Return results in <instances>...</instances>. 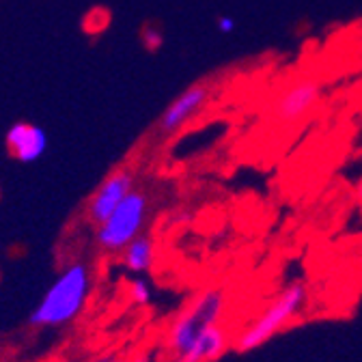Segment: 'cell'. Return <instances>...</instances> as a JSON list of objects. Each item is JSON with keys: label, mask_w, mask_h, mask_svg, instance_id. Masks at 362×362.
<instances>
[{"label": "cell", "mask_w": 362, "mask_h": 362, "mask_svg": "<svg viewBox=\"0 0 362 362\" xmlns=\"http://www.w3.org/2000/svg\"><path fill=\"white\" fill-rule=\"evenodd\" d=\"M216 30H218L220 35H224V37H231V35H235V30H238V22H235L233 18H229V16H220V18L216 20Z\"/></svg>", "instance_id": "13"}, {"label": "cell", "mask_w": 362, "mask_h": 362, "mask_svg": "<svg viewBox=\"0 0 362 362\" xmlns=\"http://www.w3.org/2000/svg\"><path fill=\"white\" fill-rule=\"evenodd\" d=\"M151 211V199L145 188H134L121 205L95 226V246L106 255H121V250L141 233H145Z\"/></svg>", "instance_id": "4"}, {"label": "cell", "mask_w": 362, "mask_h": 362, "mask_svg": "<svg viewBox=\"0 0 362 362\" xmlns=\"http://www.w3.org/2000/svg\"><path fill=\"white\" fill-rule=\"evenodd\" d=\"M78 362H125V356L119 349H106V351H98L93 356H86Z\"/></svg>", "instance_id": "12"}, {"label": "cell", "mask_w": 362, "mask_h": 362, "mask_svg": "<svg viewBox=\"0 0 362 362\" xmlns=\"http://www.w3.org/2000/svg\"><path fill=\"white\" fill-rule=\"evenodd\" d=\"M226 310H229V293L224 287H205L192 296L186 306L175 315L164 334L166 356H184L205 330L222 324Z\"/></svg>", "instance_id": "2"}, {"label": "cell", "mask_w": 362, "mask_h": 362, "mask_svg": "<svg viewBox=\"0 0 362 362\" xmlns=\"http://www.w3.org/2000/svg\"><path fill=\"white\" fill-rule=\"evenodd\" d=\"M322 95H324L322 82H317L313 78L296 80L276 98V102L272 104V112H274V117L281 123H296L302 117H306L310 110H315Z\"/></svg>", "instance_id": "7"}, {"label": "cell", "mask_w": 362, "mask_h": 362, "mask_svg": "<svg viewBox=\"0 0 362 362\" xmlns=\"http://www.w3.org/2000/svg\"><path fill=\"white\" fill-rule=\"evenodd\" d=\"M134 188H136V173L132 168L119 166L112 173H108L84 205V216L88 224L90 226L102 224Z\"/></svg>", "instance_id": "6"}, {"label": "cell", "mask_w": 362, "mask_h": 362, "mask_svg": "<svg viewBox=\"0 0 362 362\" xmlns=\"http://www.w3.org/2000/svg\"><path fill=\"white\" fill-rule=\"evenodd\" d=\"M158 257V242L151 233H141L121 250V263L129 274H147Z\"/></svg>", "instance_id": "10"}, {"label": "cell", "mask_w": 362, "mask_h": 362, "mask_svg": "<svg viewBox=\"0 0 362 362\" xmlns=\"http://www.w3.org/2000/svg\"><path fill=\"white\" fill-rule=\"evenodd\" d=\"M306 304H308V289L304 283L296 281L285 285L255 315V320L233 337V349L242 354L259 349L269 339H274L279 332H283L289 324H293L306 308Z\"/></svg>", "instance_id": "3"}, {"label": "cell", "mask_w": 362, "mask_h": 362, "mask_svg": "<svg viewBox=\"0 0 362 362\" xmlns=\"http://www.w3.org/2000/svg\"><path fill=\"white\" fill-rule=\"evenodd\" d=\"M145 37L149 41V48H160V43H162V35L153 28H147L145 30Z\"/></svg>", "instance_id": "15"}, {"label": "cell", "mask_w": 362, "mask_h": 362, "mask_svg": "<svg viewBox=\"0 0 362 362\" xmlns=\"http://www.w3.org/2000/svg\"><path fill=\"white\" fill-rule=\"evenodd\" d=\"M90 291H93L90 265L84 261L67 263L33 308L28 324L33 328H63L74 324L84 313Z\"/></svg>", "instance_id": "1"}, {"label": "cell", "mask_w": 362, "mask_h": 362, "mask_svg": "<svg viewBox=\"0 0 362 362\" xmlns=\"http://www.w3.org/2000/svg\"><path fill=\"white\" fill-rule=\"evenodd\" d=\"M125 362H160V354L156 349H145V351L136 354L132 360H125Z\"/></svg>", "instance_id": "14"}, {"label": "cell", "mask_w": 362, "mask_h": 362, "mask_svg": "<svg viewBox=\"0 0 362 362\" xmlns=\"http://www.w3.org/2000/svg\"><path fill=\"white\" fill-rule=\"evenodd\" d=\"M5 147L20 164H33L48 151V134L37 123L18 121L5 134Z\"/></svg>", "instance_id": "8"}, {"label": "cell", "mask_w": 362, "mask_h": 362, "mask_svg": "<svg viewBox=\"0 0 362 362\" xmlns=\"http://www.w3.org/2000/svg\"><path fill=\"white\" fill-rule=\"evenodd\" d=\"M127 296L134 304L147 306L153 300V287L147 279H143V274H136V279L127 283Z\"/></svg>", "instance_id": "11"}, {"label": "cell", "mask_w": 362, "mask_h": 362, "mask_svg": "<svg viewBox=\"0 0 362 362\" xmlns=\"http://www.w3.org/2000/svg\"><path fill=\"white\" fill-rule=\"evenodd\" d=\"M214 86L209 82H194L186 86L181 93L162 110L158 117L153 132L160 139H170L179 129H184L190 121H194L211 102Z\"/></svg>", "instance_id": "5"}, {"label": "cell", "mask_w": 362, "mask_h": 362, "mask_svg": "<svg viewBox=\"0 0 362 362\" xmlns=\"http://www.w3.org/2000/svg\"><path fill=\"white\" fill-rule=\"evenodd\" d=\"M231 347H233V337L220 324V326L205 330L184 356H179V360L181 362H214L222 358Z\"/></svg>", "instance_id": "9"}, {"label": "cell", "mask_w": 362, "mask_h": 362, "mask_svg": "<svg viewBox=\"0 0 362 362\" xmlns=\"http://www.w3.org/2000/svg\"><path fill=\"white\" fill-rule=\"evenodd\" d=\"M166 362H181V360H179V358H168Z\"/></svg>", "instance_id": "16"}]
</instances>
